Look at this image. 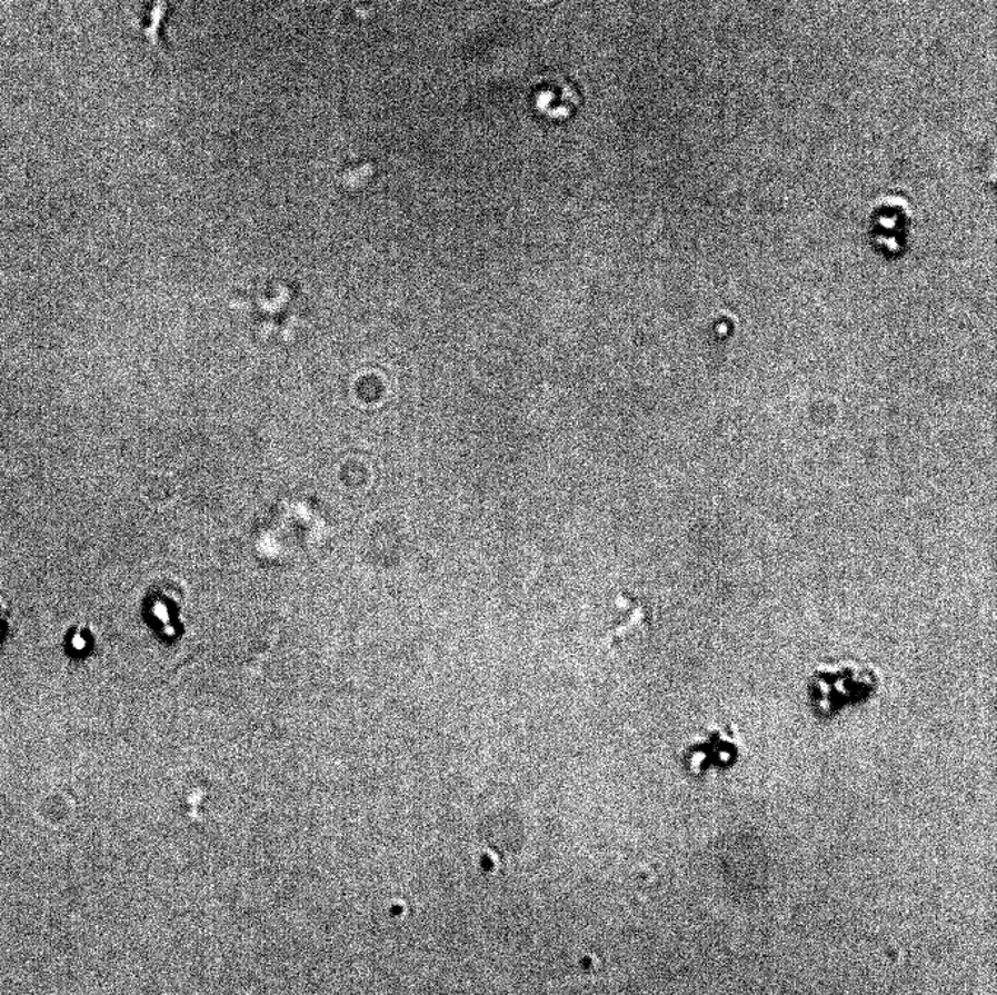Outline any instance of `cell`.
Returning a JSON list of instances; mask_svg holds the SVG:
<instances>
[{"instance_id":"5b68a950","label":"cell","mask_w":997,"mask_h":995,"mask_svg":"<svg viewBox=\"0 0 997 995\" xmlns=\"http://www.w3.org/2000/svg\"><path fill=\"white\" fill-rule=\"evenodd\" d=\"M212 555L221 567L237 569L250 558V546L246 537L226 535L213 541Z\"/></svg>"},{"instance_id":"7a4b0ae2","label":"cell","mask_w":997,"mask_h":995,"mask_svg":"<svg viewBox=\"0 0 997 995\" xmlns=\"http://www.w3.org/2000/svg\"><path fill=\"white\" fill-rule=\"evenodd\" d=\"M742 750L738 730L730 724H719L708 728L700 739L685 749L684 766L694 777H705L712 770L734 768L742 756Z\"/></svg>"},{"instance_id":"6da1fadb","label":"cell","mask_w":997,"mask_h":995,"mask_svg":"<svg viewBox=\"0 0 997 995\" xmlns=\"http://www.w3.org/2000/svg\"><path fill=\"white\" fill-rule=\"evenodd\" d=\"M883 684L878 669L869 663L840 658L821 663L809 676L806 700L815 717L831 719L868 703Z\"/></svg>"},{"instance_id":"52a82bcc","label":"cell","mask_w":997,"mask_h":995,"mask_svg":"<svg viewBox=\"0 0 997 995\" xmlns=\"http://www.w3.org/2000/svg\"><path fill=\"white\" fill-rule=\"evenodd\" d=\"M278 638V628L273 624H258L250 634V646L255 653L267 654Z\"/></svg>"},{"instance_id":"8992f818","label":"cell","mask_w":997,"mask_h":995,"mask_svg":"<svg viewBox=\"0 0 997 995\" xmlns=\"http://www.w3.org/2000/svg\"><path fill=\"white\" fill-rule=\"evenodd\" d=\"M167 0H152V7L149 9V18L146 26L141 27L143 34L148 37L157 47H162V27H164L167 18Z\"/></svg>"},{"instance_id":"3957f363","label":"cell","mask_w":997,"mask_h":995,"mask_svg":"<svg viewBox=\"0 0 997 995\" xmlns=\"http://www.w3.org/2000/svg\"><path fill=\"white\" fill-rule=\"evenodd\" d=\"M908 215L903 203L879 205L874 215V241L880 253L896 256L906 245Z\"/></svg>"},{"instance_id":"277c9868","label":"cell","mask_w":997,"mask_h":995,"mask_svg":"<svg viewBox=\"0 0 997 995\" xmlns=\"http://www.w3.org/2000/svg\"><path fill=\"white\" fill-rule=\"evenodd\" d=\"M621 607L626 610V615L621 616V623L615 625L612 634H610V644L612 647L626 641L628 638L642 634L651 624V611L646 603L637 599L636 596H621Z\"/></svg>"}]
</instances>
